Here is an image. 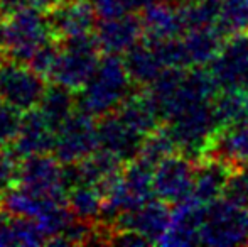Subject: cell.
Wrapping results in <instances>:
<instances>
[{
    "instance_id": "6da1fadb",
    "label": "cell",
    "mask_w": 248,
    "mask_h": 247,
    "mask_svg": "<svg viewBox=\"0 0 248 247\" xmlns=\"http://www.w3.org/2000/svg\"><path fill=\"white\" fill-rule=\"evenodd\" d=\"M124 58L118 54H105L92 78L79 90L78 107L88 115L100 117L111 114L137 90Z\"/></svg>"
},
{
    "instance_id": "7a4b0ae2",
    "label": "cell",
    "mask_w": 248,
    "mask_h": 247,
    "mask_svg": "<svg viewBox=\"0 0 248 247\" xmlns=\"http://www.w3.org/2000/svg\"><path fill=\"white\" fill-rule=\"evenodd\" d=\"M5 17L0 24V39L10 60L29 63L34 53L54 37L49 19L39 9L24 7Z\"/></svg>"
},
{
    "instance_id": "3957f363",
    "label": "cell",
    "mask_w": 248,
    "mask_h": 247,
    "mask_svg": "<svg viewBox=\"0 0 248 247\" xmlns=\"http://www.w3.org/2000/svg\"><path fill=\"white\" fill-rule=\"evenodd\" d=\"M100 46L95 34L61 39V53L52 71V83H58L73 92H79L92 78L98 66Z\"/></svg>"
},
{
    "instance_id": "277c9868",
    "label": "cell",
    "mask_w": 248,
    "mask_h": 247,
    "mask_svg": "<svg viewBox=\"0 0 248 247\" xmlns=\"http://www.w3.org/2000/svg\"><path fill=\"white\" fill-rule=\"evenodd\" d=\"M202 246L248 244V208L221 197L206 205L204 220L199 232Z\"/></svg>"
},
{
    "instance_id": "5b68a950",
    "label": "cell",
    "mask_w": 248,
    "mask_h": 247,
    "mask_svg": "<svg viewBox=\"0 0 248 247\" xmlns=\"http://www.w3.org/2000/svg\"><path fill=\"white\" fill-rule=\"evenodd\" d=\"M100 149L98 124L86 112H73L56 131L54 156L62 165H75Z\"/></svg>"
},
{
    "instance_id": "8992f818",
    "label": "cell",
    "mask_w": 248,
    "mask_h": 247,
    "mask_svg": "<svg viewBox=\"0 0 248 247\" xmlns=\"http://www.w3.org/2000/svg\"><path fill=\"white\" fill-rule=\"evenodd\" d=\"M46 88V78L31 66H26V63L10 58L0 63V95L9 105L22 112L36 109L39 107Z\"/></svg>"
},
{
    "instance_id": "52a82bcc",
    "label": "cell",
    "mask_w": 248,
    "mask_h": 247,
    "mask_svg": "<svg viewBox=\"0 0 248 247\" xmlns=\"http://www.w3.org/2000/svg\"><path fill=\"white\" fill-rule=\"evenodd\" d=\"M194 168L196 163L179 151L159 161L152 175L154 197L170 207L187 201L193 197Z\"/></svg>"
},
{
    "instance_id": "ba28073f",
    "label": "cell",
    "mask_w": 248,
    "mask_h": 247,
    "mask_svg": "<svg viewBox=\"0 0 248 247\" xmlns=\"http://www.w3.org/2000/svg\"><path fill=\"white\" fill-rule=\"evenodd\" d=\"M208 71L219 90H248V31L226 37Z\"/></svg>"
},
{
    "instance_id": "9c48e42d",
    "label": "cell",
    "mask_w": 248,
    "mask_h": 247,
    "mask_svg": "<svg viewBox=\"0 0 248 247\" xmlns=\"http://www.w3.org/2000/svg\"><path fill=\"white\" fill-rule=\"evenodd\" d=\"M64 165L51 152L32 154L22 158L17 169V183L29 191L43 197L66 198L68 190L64 186Z\"/></svg>"
},
{
    "instance_id": "30bf717a",
    "label": "cell",
    "mask_w": 248,
    "mask_h": 247,
    "mask_svg": "<svg viewBox=\"0 0 248 247\" xmlns=\"http://www.w3.org/2000/svg\"><path fill=\"white\" fill-rule=\"evenodd\" d=\"M170 218H172V207L157 198V200H149L134 210L118 215L111 229H117V231L127 229V231L139 232L152 244H159L169 229Z\"/></svg>"
},
{
    "instance_id": "8fae6325",
    "label": "cell",
    "mask_w": 248,
    "mask_h": 247,
    "mask_svg": "<svg viewBox=\"0 0 248 247\" xmlns=\"http://www.w3.org/2000/svg\"><path fill=\"white\" fill-rule=\"evenodd\" d=\"M52 34L56 39L93 34L98 24V16L92 0H62L47 12Z\"/></svg>"
},
{
    "instance_id": "7c38bea8",
    "label": "cell",
    "mask_w": 248,
    "mask_h": 247,
    "mask_svg": "<svg viewBox=\"0 0 248 247\" xmlns=\"http://www.w3.org/2000/svg\"><path fill=\"white\" fill-rule=\"evenodd\" d=\"M54 144H56V127L36 107V109L24 112L19 135L14 141L10 152L17 159H22L32 154L52 152L54 151Z\"/></svg>"
},
{
    "instance_id": "4fadbf2b",
    "label": "cell",
    "mask_w": 248,
    "mask_h": 247,
    "mask_svg": "<svg viewBox=\"0 0 248 247\" xmlns=\"http://www.w3.org/2000/svg\"><path fill=\"white\" fill-rule=\"evenodd\" d=\"M100 148L110 151L124 163L134 161L140 152L145 135L132 129L117 112L98 119Z\"/></svg>"
},
{
    "instance_id": "5bb4252c",
    "label": "cell",
    "mask_w": 248,
    "mask_h": 247,
    "mask_svg": "<svg viewBox=\"0 0 248 247\" xmlns=\"http://www.w3.org/2000/svg\"><path fill=\"white\" fill-rule=\"evenodd\" d=\"M95 37L105 54H125L144 37L140 16L128 12L117 19L100 20L96 24Z\"/></svg>"
},
{
    "instance_id": "9a60e30c",
    "label": "cell",
    "mask_w": 248,
    "mask_h": 247,
    "mask_svg": "<svg viewBox=\"0 0 248 247\" xmlns=\"http://www.w3.org/2000/svg\"><path fill=\"white\" fill-rule=\"evenodd\" d=\"M194 163L196 168H194V186L191 198L202 205H209L225 195L226 186L236 171L225 161L208 154Z\"/></svg>"
},
{
    "instance_id": "2e32d148",
    "label": "cell",
    "mask_w": 248,
    "mask_h": 247,
    "mask_svg": "<svg viewBox=\"0 0 248 247\" xmlns=\"http://www.w3.org/2000/svg\"><path fill=\"white\" fill-rule=\"evenodd\" d=\"M144 39L167 41L186 34L181 16V5L176 0H159L140 10Z\"/></svg>"
},
{
    "instance_id": "e0dca14e",
    "label": "cell",
    "mask_w": 248,
    "mask_h": 247,
    "mask_svg": "<svg viewBox=\"0 0 248 247\" xmlns=\"http://www.w3.org/2000/svg\"><path fill=\"white\" fill-rule=\"evenodd\" d=\"M206 205L189 198L187 201L176 205L172 208L170 225L160 246H196L199 244V232L204 220Z\"/></svg>"
},
{
    "instance_id": "ac0fdd59",
    "label": "cell",
    "mask_w": 248,
    "mask_h": 247,
    "mask_svg": "<svg viewBox=\"0 0 248 247\" xmlns=\"http://www.w3.org/2000/svg\"><path fill=\"white\" fill-rule=\"evenodd\" d=\"M208 156L225 161L235 171L248 169V119L219 129L206 151ZM204 154V156H206Z\"/></svg>"
},
{
    "instance_id": "d6986e66",
    "label": "cell",
    "mask_w": 248,
    "mask_h": 247,
    "mask_svg": "<svg viewBox=\"0 0 248 247\" xmlns=\"http://www.w3.org/2000/svg\"><path fill=\"white\" fill-rule=\"evenodd\" d=\"M225 39L226 37L219 33L216 26L204 27V29H193L183 34L181 41H183L187 68L209 65L213 58L218 54Z\"/></svg>"
},
{
    "instance_id": "ffe728a7",
    "label": "cell",
    "mask_w": 248,
    "mask_h": 247,
    "mask_svg": "<svg viewBox=\"0 0 248 247\" xmlns=\"http://www.w3.org/2000/svg\"><path fill=\"white\" fill-rule=\"evenodd\" d=\"M124 61L132 80L139 88L149 86L166 69L157 51L144 37L124 54Z\"/></svg>"
},
{
    "instance_id": "44dd1931",
    "label": "cell",
    "mask_w": 248,
    "mask_h": 247,
    "mask_svg": "<svg viewBox=\"0 0 248 247\" xmlns=\"http://www.w3.org/2000/svg\"><path fill=\"white\" fill-rule=\"evenodd\" d=\"M213 112L218 131L248 119V90H219L213 100Z\"/></svg>"
},
{
    "instance_id": "7402d4cb",
    "label": "cell",
    "mask_w": 248,
    "mask_h": 247,
    "mask_svg": "<svg viewBox=\"0 0 248 247\" xmlns=\"http://www.w3.org/2000/svg\"><path fill=\"white\" fill-rule=\"evenodd\" d=\"M68 207L76 218L96 224L103 210L105 193L98 186L93 185H76L68 190L66 195Z\"/></svg>"
},
{
    "instance_id": "603a6c76",
    "label": "cell",
    "mask_w": 248,
    "mask_h": 247,
    "mask_svg": "<svg viewBox=\"0 0 248 247\" xmlns=\"http://www.w3.org/2000/svg\"><path fill=\"white\" fill-rule=\"evenodd\" d=\"M75 107H78V99H75V92L58 83H52L46 88L37 109L58 131L59 125L75 112Z\"/></svg>"
},
{
    "instance_id": "cb8c5ba5",
    "label": "cell",
    "mask_w": 248,
    "mask_h": 247,
    "mask_svg": "<svg viewBox=\"0 0 248 247\" xmlns=\"http://www.w3.org/2000/svg\"><path fill=\"white\" fill-rule=\"evenodd\" d=\"M174 152H177V146L174 142L170 132L162 124L155 131H152L150 134L145 135L144 144H142L140 152H139L137 158L155 168L157 163L162 161L167 156L174 154Z\"/></svg>"
},
{
    "instance_id": "d4e9b609",
    "label": "cell",
    "mask_w": 248,
    "mask_h": 247,
    "mask_svg": "<svg viewBox=\"0 0 248 247\" xmlns=\"http://www.w3.org/2000/svg\"><path fill=\"white\" fill-rule=\"evenodd\" d=\"M216 27L225 37L248 31V0H221Z\"/></svg>"
},
{
    "instance_id": "484cf974",
    "label": "cell",
    "mask_w": 248,
    "mask_h": 247,
    "mask_svg": "<svg viewBox=\"0 0 248 247\" xmlns=\"http://www.w3.org/2000/svg\"><path fill=\"white\" fill-rule=\"evenodd\" d=\"M24 112L9 103L0 105V149H7L14 144L22 125Z\"/></svg>"
},
{
    "instance_id": "4316f807",
    "label": "cell",
    "mask_w": 248,
    "mask_h": 247,
    "mask_svg": "<svg viewBox=\"0 0 248 247\" xmlns=\"http://www.w3.org/2000/svg\"><path fill=\"white\" fill-rule=\"evenodd\" d=\"M59 53H61V46H58V44L52 43V41H47L46 44H43V46L34 53V56L31 58L27 65L36 73H39L43 78L51 80L52 71H54V68H56V63L59 60Z\"/></svg>"
},
{
    "instance_id": "83f0119b",
    "label": "cell",
    "mask_w": 248,
    "mask_h": 247,
    "mask_svg": "<svg viewBox=\"0 0 248 247\" xmlns=\"http://www.w3.org/2000/svg\"><path fill=\"white\" fill-rule=\"evenodd\" d=\"M17 158L7 149H0V198L17 183Z\"/></svg>"
},
{
    "instance_id": "f1b7e54d",
    "label": "cell",
    "mask_w": 248,
    "mask_h": 247,
    "mask_svg": "<svg viewBox=\"0 0 248 247\" xmlns=\"http://www.w3.org/2000/svg\"><path fill=\"white\" fill-rule=\"evenodd\" d=\"M0 2H2L3 16H7V14H12L19 9H24V7H34V9H39L47 14L51 9L59 5L62 0H0Z\"/></svg>"
},
{
    "instance_id": "f546056e",
    "label": "cell",
    "mask_w": 248,
    "mask_h": 247,
    "mask_svg": "<svg viewBox=\"0 0 248 247\" xmlns=\"http://www.w3.org/2000/svg\"><path fill=\"white\" fill-rule=\"evenodd\" d=\"M92 2L100 20L117 19V17L128 14L127 7L124 5L122 0H92Z\"/></svg>"
},
{
    "instance_id": "4dcf8cb0",
    "label": "cell",
    "mask_w": 248,
    "mask_h": 247,
    "mask_svg": "<svg viewBox=\"0 0 248 247\" xmlns=\"http://www.w3.org/2000/svg\"><path fill=\"white\" fill-rule=\"evenodd\" d=\"M122 2L127 7L128 12H137V10H144L145 7L152 5V3L159 2V0H122Z\"/></svg>"
},
{
    "instance_id": "1f68e13d",
    "label": "cell",
    "mask_w": 248,
    "mask_h": 247,
    "mask_svg": "<svg viewBox=\"0 0 248 247\" xmlns=\"http://www.w3.org/2000/svg\"><path fill=\"white\" fill-rule=\"evenodd\" d=\"M177 3H189V2H198V0H176Z\"/></svg>"
},
{
    "instance_id": "d6a6232c",
    "label": "cell",
    "mask_w": 248,
    "mask_h": 247,
    "mask_svg": "<svg viewBox=\"0 0 248 247\" xmlns=\"http://www.w3.org/2000/svg\"><path fill=\"white\" fill-rule=\"evenodd\" d=\"M3 16V9H2V2H0V17Z\"/></svg>"
},
{
    "instance_id": "836d02e7",
    "label": "cell",
    "mask_w": 248,
    "mask_h": 247,
    "mask_svg": "<svg viewBox=\"0 0 248 247\" xmlns=\"http://www.w3.org/2000/svg\"><path fill=\"white\" fill-rule=\"evenodd\" d=\"M0 100H2V95H0Z\"/></svg>"
}]
</instances>
